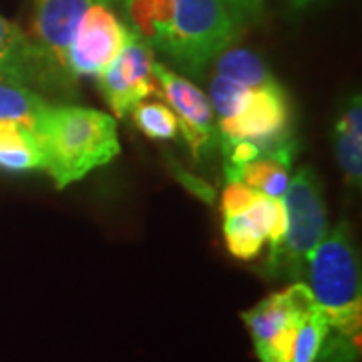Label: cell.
Returning a JSON list of instances; mask_svg holds the SVG:
<instances>
[{
  "label": "cell",
  "mask_w": 362,
  "mask_h": 362,
  "mask_svg": "<svg viewBox=\"0 0 362 362\" xmlns=\"http://www.w3.org/2000/svg\"><path fill=\"white\" fill-rule=\"evenodd\" d=\"M259 192L247 187L240 181H228L221 194V216L223 218H233L247 211L259 199Z\"/></svg>",
  "instance_id": "obj_20"
},
{
  "label": "cell",
  "mask_w": 362,
  "mask_h": 362,
  "mask_svg": "<svg viewBox=\"0 0 362 362\" xmlns=\"http://www.w3.org/2000/svg\"><path fill=\"white\" fill-rule=\"evenodd\" d=\"M282 202L288 220L286 235L282 244L270 252L268 270L274 276H288L294 282H302L306 262L328 232L322 185L314 168L298 169L296 175L290 177Z\"/></svg>",
  "instance_id": "obj_3"
},
{
  "label": "cell",
  "mask_w": 362,
  "mask_h": 362,
  "mask_svg": "<svg viewBox=\"0 0 362 362\" xmlns=\"http://www.w3.org/2000/svg\"><path fill=\"white\" fill-rule=\"evenodd\" d=\"M125 25L111 0H95L83 14L66 52L71 77H99L129 39Z\"/></svg>",
  "instance_id": "obj_7"
},
{
  "label": "cell",
  "mask_w": 362,
  "mask_h": 362,
  "mask_svg": "<svg viewBox=\"0 0 362 362\" xmlns=\"http://www.w3.org/2000/svg\"><path fill=\"white\" fill-rule=\"evenodd\" d=\"M240 28L226 0H173L168 57L185 73L202 77L206 66L240 37Z\"/></svg>",
  "instance_id": "obj_4"
},
{
  "label": "cell",
  "mask_w": 362,
  "mask_h": 362,
  "mask_svg": "<svg viewBox=\"0 0 362 362\" xmlns=\"http://www.w3.org/2000/svg\"><path fill=\"white\" fill-rule=\"evenodd\" d=\"M0 169L11 173L42 171L37 133L21 121H0Z\"/></svg>",
  "instance_id": "obj_16"
},
{
  "label": "cell",
  "mask_w": 362,
  "mask_h": 362,
  "mask_svg": "<svg viewBox=\"0 0 362 362\" xmlns=\"http://www.w3.org/2000/svg\"><path fill=\"white\" fill-rule=\"evenodd\" d=\"M296 153V143L292 139L278 143L250 163L235 169L228 181H240L268 197H282L290 183V168Z\"/></svg>",
  "instance_id": "obj_13"
},
{
  "label": "cell",
  "mask_w": 362,
  "mask_h": 362,
  "mask_svg": "<svg viewBox=\"0 0 362 362\" xmlns=\"http://www.w3.org/2000/svg\"><path fill=\"white\" fill-rule=\"evenodd\" d=\"M312 2H314V0H290V4H292L294 8H306Z\"/></svg>",
  "instance_id": "obj_22"
},
{
  "label": "cell",
  "mask_w": 362,
  "mask_h": 362,
  "mask_svg": "<svg viewBox=\"0 0 362 362\" xmlns=\"http://www.w3.org/2000/svg\"><path fill=\"white\" fill-rule=\"evenodd\" d=\"M337 161L350 187H361L362 181V101L361 95L350 97L334 123Z\"/></svg>",
  "instance_id": "obj_14"
},
{
  "label": "cell",
  "mask_w": 362,
  "mask_h": 362,
  "mask_svg": "<svg viewBox=\"0 0 362 362\" xmlns=\"http://www.w3.org/2000/svg\"><path fill=\"white\" fill-rule=\"evenodd\" d=\"M214 63H216L218 77L244 85L247 89H258V87L278 83V78L272 75V71L262 61V57L254 51L242 49V47L226 49L214 59Z\"/></svg>",
  "instance_id": "obj_17"
},
{
  "label": "cell",
  "mask_w": 362,
  "mask_h": 362,
  "mask_svg": "<svg viewBox=\"0 0 362 362\" xmlns=\"http://www.w3.org/2000/svg\"><path fill=\"white\" fill-rule=\"evenodd\" d=\"M0 77L23 83L37 93L65 87L66 75L47 59L21 26L0 14Z\"/></svg>",
  "instance_id": "obj_10"
},
{
  "label": "cell",
  "mask_w": 362,
  "mask_h": 362,
  "mask_svg": "<svg viewBox=\"0 0 362 362\" xmlns=\"http://www.w3.org/2000/svg\"><path fill=\"white\" fill-rule=\"evenodd\" d=\"M131 117H133V123L137 125V129L149 139L171 141L180 133L177 119L173 115V111L168 105L159 103V101H141L133 107Z\"/></svg>",
  "instance_id": "obj_19"
},
{
  "label": "cell",
  "mask_w": 362,
  "mask_h": 362,
  "mask_svg": "<svg viewBox=\"0 0 362 362\" xmlns=\"http://www.w3.org/2000/svg\"><path fill=\"white\" fill-rule=\"evenodd\" d=\"M302 282L340 340L361 349L362 284L358 256L349 223H337L326 232L306 262Z\"/></svg>",
  "instance_id": "obj_2"
},
{
  "label": "cell",
  "mask_w": 362,
  "mask_h": 362,
  "mask_svg": "<svg viewBox=\"0 0 362 362\" xmlns=\"http://www.w3.org/2000/svg\"><path fill=\"white\" fill-rule=\"evenodd\" d=\"M218 135L221 143L252 141L264 149L290 139V101L280 81L247 90L240 109L218 121Z\"/></svg>",
  "instance_id": "obj_6"
},
{
  "label": "cell",
  "mask_w": 362,
  "mask_h": 362,
  "mask_svg": "<svg viewBox=\"0 0 362 362\" xmlns=\"http://www.w3.org/2000/svg\"><path fill=\"white\" fill-rule=\"evenodd\" d=\"M95 0H35V42L66 77V52L83 14Z\"/></svg>",
  "instance_id": "obj_12"
},
{
  "label": "cell",
  "mask_w": 362,
  "mask_h": 362,
  "mask_svg": "<svg viewBox=\"0 0 362 362\" xmlns=\"http://www.w3.org/2000/svg\"><path fill=\"white\" fill-rule=\"evenodd\" d=\"M159 95H163L165 103L177 119V127L189 151L195 159L209 156L220 141L216 115L204 90L194 81L173 73L169 66L156 63L153 66Z\"/></svg>",
  "instance_id": "obj_8"
},
{
  "label": "cell",
  "mask_w": 362,
  "mask_h": 362,
  "mask_svg": "<svg viewBox=\"0 0 362 362\" xmlns=\"http://www.w3.org/2000/svg\"><path fill=\"white\" fill-rule=\"evenodd\" d=\"M286 207L282 197L259 195L247 211L223 218V240L233 258L254 259L270 242V252L282 244L286 235Z\"/></svg>",
  "instance_id": "obj_11"
},
{
  "label": "cell",
  "mask_w": 362,
  "mask_h": 362,
  "mask_svg": "<svg viewBox=\"0 0 362 362\" xmlns=\"http://www.w3.org/2000/svg\"><path fill=\"white\" fill-rule=\"evenodd\" d=\"M312 302L308 286L292 282L242 314L259 362H286L298 324Z\"/></svg>",
  "instance_id": "obj_5"
},
{
  "label": "cell",
  "mask_w": 362,
  "mask_h": 362,
  "mask_svg": "<svg viewBox=\"0 0 362 362\" xmlns=\"http://www.w3.org/2000/svg\"><path fill=\"white\" fill-rule=\"evenodd\" d=\"M42 151V171L57 189L85 180L121 153L117 121L89 107H47L33 125Z\"/></svg>",
  "instance_id": "obj_1"
},
{
  "label": "cell",
  "mask_w": 362,
  "mask_h": 362,
  "mask_svg": "<svg viewBox=\"0 0 362 362\" xmlns=\"http://www.w3.org/2000/svg\"><path fill=\"white\" fill-rule=\"evenodd\" d=\"M129 30L151 49L168 54L171 45L173 0H121Z\"/></svg>",
  "instance_id": "obj_15"
},
{
  "label": "cell",
  "mask_w": 362,
  "mask_h": 362,
  "mask_svg": "<svg viewBox=\"0 0 362 362\" xmlns=\"http://www.w3.org/2000/svg\"><path fill=\"white\" fill-rule=\"evenodd\" d=\"M49 101L23 83L0 77V121H21L26 125H35Z\"/></svg>",
  "instance_id": "obj_18"
},
{
  "label": "cell",
  "mask_w": 362,
  "mask_h": 362,
  "mask_svg": "<svg viewBox=\"0 0 362 362\" xmlns=\"http://www.w3.org/2000/svg\"><path fill=\"white\" fill-rule=\"evenodd\" d=\"M153 66V49L135 33H129L123 49L97 77L105 101L115 117L129 115L135 105L147 101L149 95L159 90Z\"/></svg>",
  "instance_id": "obj_9"
},
{
  "label": "cell",
  "mask_w": 362,
  "mask_h": 362,
  "mask_svg": "<svg viewBox=\"0 0 362 362\" xmlns=\"http://www.w3.org/2000/svg\"><path fill=\"white\" fill-rule=\"evenodd\" d=\"M230 13L233 14L235 23L240 26L254 25L256 21L262 18L266 0H226Z\"/></svg>",
  "instance_id": "obj_21"
}]
</instances>
